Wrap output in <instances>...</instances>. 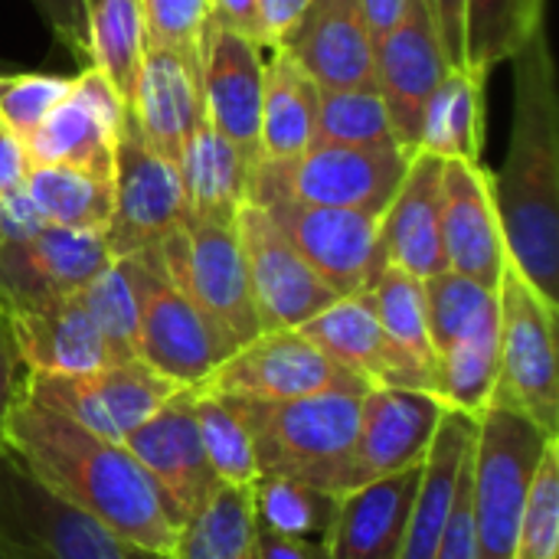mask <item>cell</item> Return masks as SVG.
Masks as SVG:
<instances>
[{"label": "cell", "instance_id": "cell-1", "mask_svg": "<svg viewBox=\"0 0 559 559\" xmlns=\"http://www.w3.org/2000/svg\"><path fill=\"white\" fill-rule=\"evenodd\" d=\"M3 449L46 491L95 518L121 544L174 554L180 527L121 442L102 439L16 390L3 426Z\"/></svg>", "mask_w": 559, "mask_h": 559}, {"label": "cell", "instance_id": "cell-2", "mask_svg": "<svg viewBox=\"0 0 559 559\" xmlns=\"http://www.w3.org/2000/svg\"><path fill=\"white\" fill-rule=\"evenodd\" d=\"M514 69V121L495 206L514 272L559 308V95L547 29L537 26L508 59Z\"/></svg>", "mask_w": 559, "mask_h": 559}, {"label": "cell", "instance_id": "cell-3", "mask_svg": "<svg viewBox=\"0 0 559 559\" xmlns=\"http://www.w3.org/2000/svg\"><path fill=\"white\" fill-rule=\"evenodd\" d=\"M364 393V386H344L285 403L229 400L252 432L259 475L288 478L341 498L350 491Z\"/></svg>", "mask_w": 559, "mask_h": 559}, {"label": "cell", "instance_id": "cell-4", "mask_svg": "<svg viewBox=\"0 0 559 559\" xmlns=\"http://www.w3.org/2000/svg\"><path fill=\"white\" fill-rule=\"evenodd\" d=\"M550 442L557 439L495 390L491 403L478 416L468 462L478 559L514 557L518 521Z\"/></svg>", "mask_w": 559, "mask_h": 559}, {"label": "cell", "instance_id": "cell-5", "mask_svg": "<svg viewBox=\"0 0 559 559\" xmlns=\"http://www.w3.org/2000/svg\"><path fill=\"white\" fill-rule=\"evenodd\" d=\"M413 154L400 144L354 147L311 141L292 160H259L249 170V203L265 197H288L311 206L357 210L383 216L400 190Z\"/></svg>", "mask_w": 559, "mask_h": 559}, {"label": "cell", "instance_id": "cell-6", "mask_svg": "<svg viewBox=\"0 0 559 559\" xmlns=\"http://www.w3.org/2000/svg\"><path fill=\"white\" fill-rule=\"evenodd\" d=\"M147 255L160 275L180 295H187L236 347L262 334L236 223L229 226L190 216L174 236L147 249Z\"/></svg>", "mask_w": 559, "mask_h": 559}, {"label": "cell", "instance_id": "cell-7", "mask_svg": "<svg viewBox=\"0 0 559 559\" xmlns=\"http://www.w3.org/2000/svg\"><path fill=\"white\" fill-rule=\"evenodd\" d=\"M498 393L557 439V308H550L511 262H504L498 282Z\"/></svg>", "mask_w": 559, "mask_h": 559}, {"label": "cell", "instance_id": "cell-8", "mask_svg": "<svg viewBox=\"0 0 559 559\" xmlns=\"http://www.w3.org/2000/svg\"><path fill=\"white\" fill-rule=\"evenodd\" d=\"M0 559H124V544L0 445Z\"/></svg>", "mask_w": 559, "mask_h": 559}, {"label": "cell", "instance_id": "cell-9", "mask_svg": "<svg viewBox=\"0 0 559 559\" xmlns=\"http://www.w3.org/2000/svg\"><path fill=\"white\" fill-rule=\"evenodd\" d=\"M138 282V360L177 386H200L236 344L180 295L147 252H134Z\"/></svg>", "mask_w": 559, "mask_h": 559}, {"label": "cell", "instance_id": "cell-10", "mask_svg": "<svg viewBox=\"0 0 559 559\" xmlns=\"http://www.w3.org/2000/svg\"><path fill=\"white\" fill-rule=\"evenodd\" d=\"M177 390L167 377L151 370L144 360L108 364L92 373H26L20 377V393L88 432L124 442L131 429H138L147 416H154Z\"/></svg>", "mask_w": 559, "mask_h": 559}, {"label": "cell", "instance_id": "cell-11", "mask_svg": "<svg viewBox=\"0 0 559 559\" xmlns=\"http://www.w3.org/2000/svg\"><path fill=\"white\" fill-rule=\"evenodd\" d=\"M111 190V219L105 226V246L111 259L147 252L190 219L177 164L157 157L144 144L131 111L124 115L118 134Z\"/></svg>", "mask_w": 559, "mask_h": 559}, {"label": "cell", "instance_id": "cell-12", "mask_svg": "<svg viewBox=\"0 0 559 559\" xmlns=\"http://www.w3.org/2000/svg\"><path fill=\"white\" fill-rule=\"evenodd\" d=\"M288 236L314 275L337 295H367L386 269L380 242V216L334 206H311L288 197L255 200Z\"/></svg>", "mask_w": 559, "mask_h": 559}, {"label": "cell", "instance_id": "cell-13", "mask_svg": "<svg viewBox=\"0 0 559 559\" xmlns=\"http://www.w3.org/2000/svg\"><path fill=\"white\" fill-rule=\"evenodd\" d=\"M364 386L344 367H337L321 347H314L298 328L292 331H262L259 337L236 347L197 390L259 400V403H285L314 396L324 390Z\"/></svg>", "mask_w": 559, "mask_h": 559}, {"label": "cell", "instance_id": "cell-14", "mask_svg": "<svg viewBox=\"0 0 559 559\" xmlns=\"http://www.w3.org/2000/svg\"><path fill=\"white\" fill-rule=\"evenodd\" d=\"M236 236L262 331L301 328L337 301V295L314 275V269L298 255V249L262 206L249 200L242 203L236 216Z\"/></svg>", "mask_w": 559, "mask_h": 559}, {"label": "cell", "instance_id": "cell-15", "mask_svg": "<svg viewBox=\"0 0 559 559\" xmlns=\"http://www.w3.org/2000/svg\"><path fill=\"white\" fill-rule=\"evenodd\" d=\"M121 445L147 472L177 527L197 518L223 488L200 442L193 419V386L177 390L154 416L131 429Z\"/></svg>", "mask_w": 559, "mask_h": 559}, {"label": "cell", "instance_id": "cell-16", "mask_svg": "<svg viewBox=\"0 0 559 559\" xmlns=\"http://www.w3.org/2000/svg\"><path fill=\"white\" fill-rule=\"evenodd\" d=\"M124 115L128 108L108 79L95 66H85L23 144L29 167H79L115 177V147Z\"/></svg>", "mask_w": 559, "mask_h": 559}, {"label": "cell", "instance_id": "cell-17", "mask_svg": "<svg viewBox=\"0 0 559 559\" xmlns=\"http://www.w3.org/2000/svg\"><path fill=\"white\" fill-rule=\"evenodd\" d=\"M111 252L105 233L43 226L33 236L0 246V314L39 308L46 301L82 292Z\"/></svg>", "mask_w": 559, "mask_h": 559}, {"label": "cell", "instance_id": "cell-18", "mask_svg": "<svg viewBox=\"0 0 559 559\" xmlns=\"http://www.w3.org/2000/svg\"><path fill=\"white\" fill-rule=\"evenodd\" d=\"M449 62L426 0H409L400 23L373 43L377 92L386 105L396 144L406 154L419 151L426 102L445 79Z\"/></svg>", "mask_w": 559, "mask_h": 559}, {"label": "cell", "instance_id": "cell-19", "mask_svg": "<svg viewBox=\"0 0 559 559\" xmlns=\"http://www.w3.org/2000/svg\"><path fill=\"white\" fill-rule=\"evenodd\" d=\"M442 413L445 406L429 390L370 386L360 403L350 488L423 465Z\"/></svg>", "mask_w": 559, "mask_h": 559}, {"label": "cell", "instance_id": "cell-20", "mask_svg": "<svg viewBox=\"0 0 559 559\" xmlns=\"http://www.w3.org/2000/svg\"><path fill=\"white\" fill-rule=\"evenodd\" d=\"M262 82V49L210 20L203 36V108L213 128L239 151L249 167L259 160Z\"/></svg>", "mask_w": 559, "mask_h": 559}, {"label": "cell", "instance_id": "cell-21", "mask_svg": "<svg viewBox=\"0 0 559 559\" xmlns=\"http://www.w3.org/2000/svg\"><path fill=\"white\" fill-rule=\"evenodd\" d=\"M298 331L367 386H406L432 393V373L386 337L367 295L337 298Z\"/></svg>", "mask_w": 559, "mask_h": 559}, {"label": "cell", "instance_id": "cell-22", "mask_svg": "<svg viewBox=\"0 0 559 559\" xmlns=\"http://www.w3.org/2000/svg\"><path fill=\"white\" fill-rule=\"evenodd\" d=\"M491 174L472 160H442V249L452 272L498 288L504 272V239L495 206Z\"/></svg>", "mask_w": 559, "mask_h": 559}, {"label": "cell", "instance_id": "cell-23", "mask_svg": "<svg viewBox=\"0 0 559 559\" xmlns=\"http://www.w3.org/2000/svg\"><path fill=\"white\" fill-rule=\"evenodd\" d=\"M282 49L321 88H377L373 36L360 0H311Z\"/></svg>", "mask_w": 559, "mask_h": 559}, {"label": "cell", "instance_id": "cell-24", "mask_svg": "<svg viewBox=\"0 0 559 559\" xmlns=\"http://www.w3.org/2000/svg\"><path fill=\"white\" fill-rule=\"evenodd\" d=\"M203 111V56L167 46H147L138 75L131 118L144 144L177 164L183 141Z\"/></svg>", "mask_w": 559, "mask_h": 559}, {"label": "cell", "instance_id": "cell-25", "mask_svg": "<svg viewBox=\"0 0 559 559\" xmlns=\"http://www.w3.org/2000/svg\"><path fill=\"white\" fill-rule=\"evenodd\" d=\"M386 265L426 282L449 269L442 249V157L416 151L400 190L380 216Z\"/></svg>", "mask_w": 559, "mask_h": 559}, {"label": "cell", "instance_id": "cell-26", "mask_svg": "<svg viewBox=\"0 0 559 559\" xmlns=\"http://www.w3.org/2000/svg\"><path fill=\"white\" fill-rule=\"evenodd\" d=\"M423 465L350 488L337 498L328 559H400Z\"/></svg>", "mask_w": 559, "mask_h": 559}, {"label": "cell", "instance_id": "cell-27", "mask_svg": "<svg viewBox=\"0 0 559 559\" xmlns=\"http://www.w3.org/2000/svg\"><path fill=\"white\" fill-rule=\"evenodd\" d=\"M7 321L16 360L26 373H92L108 367L105 341L85 311L79 292L46 301L29 311H16Z\"/></svg>", "mask_w": 559, "mask_h": 559}, {"label": "cell", "instance_id": "cell-28", "mask_svg": "<svg viewBox=\"0 0 559 559\" xmlns=\"http://www.w3.org/2000/svg\"><path fill=\"white\" fill-rule=\"evenodd\" d=\"M475 432H478V416H468L459 409L442 413L436 439L423 462V475H419V488H416V501L409 511L400 559H436L439 540H442L449 514H452L459 475L475 445Z\"/></svg>", "mask_w": 559, "mask_h": 559}, {"label": "cell", "instance_id": "cell-29", "mask_svg": "<svg viewBox=\"0 0 559 559\" xmlns=\"http://www.w3.org/2000/svg\"><path fill=\"white\" fill-rule=\"evenodd\" d=\"M180 183L190 206V216L210 219V223H236L242 203L249 200V164L239 157V151L213 128L206 108L197 115L180 160Z\"/></svg>", "mask_w": 559, "mask_h": 559}, {"label": "cell", "instance_id": "cell-30", "mask_svg": "<svg viewBox=\"0 0 559 559\" xmlns=\"http://www.w3.org/2000/svg\"><path fill=\"white\" fill-rule=\"evenodd\" d=\"M318 98L321 85L285 49H275L262 82L259 160H292L314 141Z\"/></svg>", "mask_w": 559, "mask_h": 559}, {"label": "cell", "instance_id": "cell-31", "mask_svg": "<svg viewBox=\"0 0 559 559\" xmlns=\"http://www.w3.org/2000/svg\"><path fill=\"white\" fill-rule=\"evenodd\" d=\"M485 144V79L468 69H449L423 111L419 151L442 160L481 164Z\"/></svg>", "mask_w": 559, "mask_h": 559}, {"label": "cell", "instance_id": "cell-32", "mask_svg": "<svg viewBox=\"0 0 559 559\" xmlns=\"http://www.w3.org/2000/svg\"><path fill=\"white\" fill-rule=\"evenodd\" d=\"M23 190L46 226L105 233L111 219V177L79 167H29Z\"/></svg>", "mask_w": 559, "mask_h": 559}, {"label": "cell", "instance_id": "cell-33", "mask_svg": "<svg viewBox=\"0 0 559 559\" xmlns=\"http://www.w3.org/2000/svg\"><path fill=\"white\" fill-rule=\"evenodd\" d=\"M147 52L141 0H95L88 16V66H95L131 111Z\"/></svg>", "mask_w": 559, "mask_h": 559}, {"label": "cell", "instance_id": "cell-34", "mask_svg": "<svg viewBox=\"0 0 559 559\" xmlns=\"http://www.w3.org/2000/svg\"><path fill=\"white\" fill-rule=\"evenodd\" d=\"M177 559H259L249 488H219L210 504L180 527Z\"/></svg>", "mask_w": 559, "mask_h": 559}, {"label": "cell", "instance_id": "cell-35", "mask_svg": "<svg viewBox=\"0 0 559 559\" xmlns=\"http://www.w3.org/2000/svg\"><path fill=\"white\" fill-rule=\"evenodd\" d=\"M544 7L547 0H468L465 69L488 82L491 69L508 62L544 26Z\"/></svg>", "mask_w": 559, "mask_h": 559}, {"label": "cell", "instance_id": "cell-36", "mask_svg": "<svg viewBox=\"0 0 559 559\" xmlns=\"http://www.w3.org/2000/svg\"><path fill=\"white\" fill-rule=\"evenodd\" d=\"M498 390V324L452 344L436 357L432 396L445 409L481 416Z\"/></svg>", "mask_w": 559, "mask_h": 559}, {"label": "cell", "instance_id": "cell-37", "mask_svg": "<svg viewBox=\"0 0 559 559\" xmlns=\"http://www.w3.org/2000/svg\"><path fill=\"white\" fill-rule=\"evenodd\" d=\"M426 321L436 357L452 344L498 324V288H485L452 269L423 282Z\"/></svg>", "mask_w": 559, "mask_h": 559}, {"label": "cell", "instance_id": "cell-38", "mask_svg": "<svg viewBox=\"0 0 559 559\" xmlns=\"http://www.w3.org/2000/svg\"><path fill=\"white\" fill-rule=\"evenodd\" d=\"M193 419L200 429V442L206 452V462L219 485L226 488H249L259 478L252 432L239 413V406L229 396L206 393L193 386Z\"/></svg>", "mask_w": 559, "mask_h": 559}, {"label": "cell", "instance_id": "cell-39", "mask_svg": "<svg viewBox=\"0 0 559 559\" xmlns=\"http://www.w3.org/2000/svg\"><path fill=\"white\" fill-rule=\"evenodd\" d=\"M79 298L105 341L108 360H138V282L131 255L111 259L79 292Z\"/></svg>", "mask_w": 559, "mask_h": 559}, {"label": "cell", "instance_id": "cell-40", "mask_svg": "<svg viewBox=\"0 0 559 559\" xmlns=\"http://www.w3.org/2000/svg\"><path fill=\"white\" fill-rule=\"evenodd\" d=\"M249 495H252V518L259 527H269L285 537L328 540L337 508L334 495L272 475H259L249 485Z\"/></svg>", "mask_w": 559, "mask_h": 559}, {"label": "cell", "instance_id": "cell-41", "mask_svg": "<svg viewBox=\"0 0 559 559\" xmlns=\"http://www.w3.org/2000/svg\"><path fill=\"white\" fill-rule=\"evenodd\" d=\"M367 298H370L373 314H377L380 328L386 331V337L406 357H413L419 367L436 373V350L429 341L423 282L413 278L409 272L396 269V265H386L380 272V278L373 282V288L367 292Z\"/></svg>", "mask_w": 559, "mask_h": 559}, {"label": "cell", "instance_id": "cell-42", "mask_svg": "<svg viewBox=\"0 0 559 559\" xmlns=\"http://www.w3.org/2000/svg\"><path fill=\"white\" fill-rule=\"evenodd\" d=\"M314 141L354 147L396 144L386 105L377 88H321Z\"/></svg>", "mask_w": 559, "mask_h": 559}, {"label": "cell", "instance_id": "cell-43", "mask_svg": "<svg viewBox=\"0 0 559 559\" xmlns=\"http://www.w3.org/2000/svg\"><path fill=\"white\" fill-rule=\"evenodd\" d=\"M559 547V449L557 442L547 445L540 468L531 481L518 540L511 559H557Z\"/></svg>", "mask_w": 559, "mask_h": 559}, {"label": "cell", "instance_id": "cell-44", "mask_svg": "<svg viewBox=\"0 0 559 559\" xmlns=\"http://www.w3.org/2000/svg\"><path fill=\"white\" fill-rule=\"evenodd\" d=\"M69 75H46V72H13L0 75V121L20 144L46 121V115L59 105L69 92Z\"/></svg>", "mask_w": 559, "mask_h": 559}, {"label": "cell", "instance_id": "cell-45", "mask_svg": "<svg viewBox=\"0 0 559 559\" xmlns=\"http://www.w3.org/2000/svg\"><path fill=\"white\" fill-rule=\"evenodd\" d=\"M147 46H167L203 56L210 0H141Z\"/></svg>", "mask_w": 559, "mask_h": 559}, {"label": "cell", "instance_id": "cell-46", "mask_svg": "<svg viewBox=\"0 0 559 559\" xmlns=\"http://www.w3.org/2000/svg\"><path fill=\"white\" fill-rule=\"evenodd\" d=\"M29 3L43 13L56 43L66 46L82 66H88V16L95 0H29Z\"/></svg>", "mask_w": 559, "mask_h": 559}, {"label": "cell", "instance_id": "cell-47", "mask_svg": "<svg viewBox=\"0 0 559 559\" xmlns=\"http://www.w3.org/2000/svg\"><path fill=\"white\" fill-rule=\"evenodd\" d=\"M472 462V455H468ZM468 462L459 475L452 514L445 524V534L439 540L436 559H478V534H475V511H472V478H468Z\"/></svg>", "mask_w": 559, "mask_h": 559}, {"label": "cell", "instance_id": "cell-48", "mask_svg": "<svg viewBox=\"0 0 559 559\" xmlns=\"http://www.w3.org/2000/svg\"><path fill=\"white\" fill-rule=\"evenodd\" d=\"M311 0H255V43L259 49H282L288 33L298 26Z\"/></svg>", "mask_w": 559, "mask_h": 559}, {"label": "cell", "instance_id": "cell-49", "mask_svg": "<svg viewBox=\"0 0 559 559\" xmlns=\"http://www.w3.org/2000/svg\"><path fill=\"white\" fill-rule=\"evenodd\" d=\"M436 20V33L445 52L449 69H465V29H468V0H426Z\"/></svg>", "mask_w": 559, "mask_h": 559}, {"label": "cell", "instance_id": "cell-50", "mask_svg": "<svg viewBox=\"0 0 559 559\" xmlns=\"http://www.w3.org/2000/svg\"><path fill=\"white\" fill-rule=\"evenodd\" d=\"M255 544H259V559H328L324 540L285 537L259 524H255Z\"/></svg>", "mask_w": 559, "mask_h": 559}, {"label": "cell", "instance_id": "cell-51", "mask_svg": "<svg viewBox=\"0 0 559 559\" xmlns=\"http://www.w3.org/2000/svg\"><path fill=\"white\" fill-rule=\"evenodd\" d=\"M20 377H23V367L16 360V350H13V341H10V331H7V321L0 314V445H3V426H7V413L16 400V390H20Z\"/></svg>", "mask_w": 559, "mask_h": 559}, {"label": "cell", "instance_id": "cell-52", "mask_svg": "<svg viewBox=\"0 0 559 559\" xmlns=\"http://www.w3.org/2000/svg\"><path fill=\"white\" fill-rule=\"evenodd\" d=\"M210 20L255 43V0H210Z\"/></svg>", "mask_w": 559, "mask_h": 559}, {"label": "cell", "instance_id": "cell-53", "mask_svg": "<svg viewBox=\"0 0 559 559\" xmlns=\"http://www.w3.org/2000/svg\"><path fill=\"white\" fill-rule=\"evenodd\" d=\"M26 170H29V157H26L23 144L10 131H3L0 134V197L16 190L23 183Z\"/></svg>", "mask_w": 559, "mask_h": 559}, {"label": "cell", "instance_id": "cell-54", "mask_svg": "<svg viewBox=\"0 0 559 559\" xmlns=\"http://www.w3.org/2000/svg\"><path fill=\"white\" fill-rule=\"evenodd\" d=\"M360 3H364V16H367L373 43L383 33H390L400 23V16L406 13V7H409V0H360Z\"/></svg>", "mask_w": 559, "mask_h": 559}, {"label": "cell", "instance_id": "cell-55", "mask_svg": "<svg viewBox=\"0 0 559 559\" xmlns=\"http://www.w3.org/2000/svg\"><path fill=\"white\" fill-rule=\"evenodd\" d=\"M124 559H177L174 554H160V550H144L134 544H124Z\"/></svg>", "mask_w": 559, "mask_h": 559}, {"label": "cell", "instance_id": "cell-56", "mask_svg": "<svg viewBox=\"0 0 559 559\" xmlns=\"http://www.w3.org/2000/svg\"><path fill=\"white\" fill-rule=\"evenodd\" d=\"M0 134H3V121H0Z\"/></svg>", "mask_w": 559, "mask_h": 559}]
</instances>
